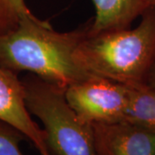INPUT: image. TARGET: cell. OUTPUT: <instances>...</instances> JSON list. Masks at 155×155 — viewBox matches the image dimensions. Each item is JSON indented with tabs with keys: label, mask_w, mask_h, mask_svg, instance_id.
Here are the masks:
<instances>
[{
	"label": "cell",
	"mask_w": 155,
	"mask_h": 155,
	"mask_svg": "<svg viewBox=\"0 0 155 155\" xmlns=\"http://www.w3.org/2000/svg\"><path fill=\"white\" fill-rule=\"evenodd\" d=\"M90 26L91 21L61 33L34 15L25 17L17 28L0 35V65L16 73L30 72L67 89L92 77L74 59Z\"/></svg>",
	"instance_id": "cell-1"
},
{
	"label": "cell",
	"mask_w": 155,
	"mask_h": 155,
	"mask_svg": "<svg viewBox=\"0 0 155 155\" xmlns=\"http://www.w3.org/2000/svg\"><path fill=\"white\" fill-rule=\"evenodd\" d=\"M140 17L133 29L98 34L89 30L75 50L78 65L92 76L128 86L147 84L155 61V5H150Z\"/></svg>",
	"instance_id": "cell-2"
},
{
	"label": "cell",
	"mask_w": 155,
	"mask_h": 155,
	"mask_svg": "<svg viewBox=\"0 0 155 155\" xmlns=\"http://www.w3.org/2000/svg\"><path fill=\"white\" fill-rule=\"evenodd\" d=\"M22 82L26 107L42 122L52 155H95L93 127L69 105L67 89L32 73Z\"/></svg>",
	"instance_id": "cell-3"
},
{
	"label": "cell",
	"mask_w": 155,
	"mask_h": 155,
	"mask_svg": "<svg viewBox=\"0 0 155 155\" xmlns=\"http://www.w3.org/2000/svg\"><path fill=\"white\" fill-rule=\"evenodd\" d=\"M69 105L90 124L122 122L129 98V86L92 76L66 90Z\"/></svg>",
	"instance_id": "cell-4"
},
{
	"label": "cell",
	"mask_w": 155,
	"mask_h": 155,
	"mask_svg": "<svg viewBox=\"0 0 155 155\" xmlns=\"http://www.w3.org/2000/svg\"><path fill=\"white\" fill-rule=\"evenodd\" d=\"M0 121L18 129L41 155H52L46 133L34 121L24 101L22 79L16 72L0 65Z\"/></svg>",
	"instance_id": "cell-5"
},
{
	"label": "cell",
	"mask_w": 155,
	"mask_h": 155,
	"mask_svg": "<svg viewBox=\"0 0 155 155\" xmlns=\"http://www.w3.org/2000/svg\"><path fill=\"white\" fill-rule=\"evenodd\" d=\"M95 155H155V131L127 122L92 124Z\"/></svg>",
	"instance_id": "cell-6"
},
{
	"label": "cell",
	"mask_w": 155,
	"mask_h": 155,
	"mask_svg": "<svg viewBox=\"0 0 155 155\" xmlns=\"http://www.w3.org/2000/svg\"><path fill=\"white\" fill-rule=\"evenodd\" d=\"M96 15L91 20L90 33L125 29L151 5L150 0H92Z\"/></svg>",
	"instance_id": "cell-7"
},
{
	"label": "cell",
	"mask_w": 155,
	"mask_h": 155,
	"mask_svg": "<svg viewBox=\"0 0 155 155\" xmlns=\"http://www.w3.org/2000/svg\"><path fill=\"white\" fill-rule=\"evenodd\" d=\"M124 122L155 131V90L147 84L129 86Z\"/></svg>",
	"instance_id": "cell-8"
},
{
	"label": "cell",
	"mask_w": 155,
	"mask_h": 155,
	"mask_svg": "<svg viewBox=\"0 0 155 155\" xmlns=\"http://www.w3.org/2000/svg\"><path fill=\"white\" fill-rule=\"evenodd\" d=\"M33 15L24 0H0V35L14 30L23 18Z\"/></svg>",
	"instance_id": "cell-9"
},
{
	"label": "cell",
	"mask_w": 155,
	"mask_h": 155,
	"mask_svg": "<svg viewBox=\"0 0 155 155\" xmlns=\"http://www.w3.org/2000/svg\"><path fill=\"white\" fill-rule=\"evenodd\" d=\"M26 137L18 129L0 121V155H24L20 143Z\"/></svg>",
	"instance_id": "cell-10"
},
{
	"label": "cell",
	"mask_w": 155,
	"mask_h": 155,
	"mask_svg": "<svg viewBox=\"0 0 155 155\" xmlns=\"http://www.w3.org/2000/svg\"><path fill=\"white\" fill-rule=\"evenodd\" d=\"M147 84L151 88L155 90V61L152 68L150 69L148 76L147 78Z\"/></svg>",
	"instance_id": "cell-11"
},
{
	"label": "cell",
	"mask_w": 155,
	"mask_h": 155,
	"mask_svg": "<svg viewBox=\"0 0 155 155\" xmlns=\"http://www.w3.org/2000/svg\"><path fill=\"white\" fill-rule=\"evenodd\" d=\"M150 2L152 5H155V0H150Z\"/></svg>",
	"instance_id": "cell-12"
}]
</instances>
